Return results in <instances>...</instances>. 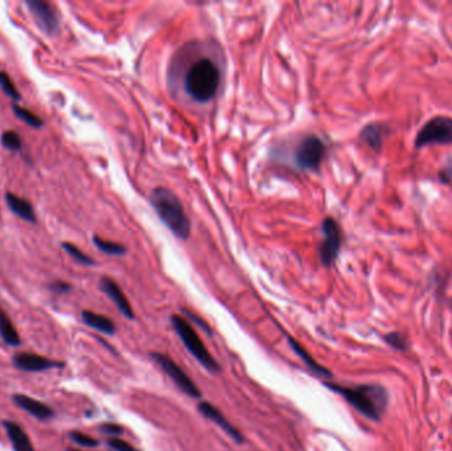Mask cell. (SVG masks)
I'll use <instances>...</instances> for the list:
<instances>
[{
	"label": "cell",
	"instance_id": "cell-3",
	"mask_svg": "<svg viewBox=\"0 0 452 451\" xmlns=\"http://www.w3.org/2000/svg\"><path fill=\"white\" fill-rule=\"evenodd\" d=\"M219 67L210 58H200L188 69L184 86L197 102H208L216 96L219 85Z\"/></svg>",
	"mask_w": 452,
	"mask_h": 451
},
{
	"label": "cell",
	"instance_id": "cell-24",
	"mask_svg": "<svg viewBox=\"0 0 452 451\" xmlns=\"http://www.w3.org/2000/svg\"><path fill=\"white\" fill-rule=\"evenodd\" d=\"M61 246L67 250V253H68L69 256H70L73 260H76L77 262L83 263V265H86V266H92V265H94V261L92 260L89 256H86V254L83 253V250H80L77 246L73 245V244H70V243H62Z\"/></svg>",
	"mask_w": 452,
	"mask_h": 451
},
{
	"label": "cell",
	"instance_id": "cell-20",
	"mask_svg": "<svg viewBox=\"0 0 452 451\" xmlns=\"http://www.w3.org/2000/svg\"><path fill=\"white\" fill-rule=\"evenodd\" d=\"M93 243L101 252H103V253H106L109 256H124L127 252V249L124 245L112 243V241H108V240H103L99 236L93 237Z\"/></svg>",
	"mask_w": 452,
	"mask_h": 451
},
{
	"label": "cell",
	"instance_id": "cell-14",
	"mask_svg": "<svg viewBox=\"0 0 452 451\" xmlns=\"http://www.w3.org/2000/svg\"><path fill=\"white\" fill-rule=\"evenodd\" d=\"M6 203L17 218H20V219L27 221V222H31V224L36 222L37 218H36V213H35V208L26 199L15 195L12 192H7L6 193Z\"/></svg>",
	"mask_w": 452,
	"mask_h": 451
},
{
	"label": "cell",
	"instance_id": "cell-6",
	"mask_svg": "<svg viewBox=\"0 0 452 451\" xmlns=\"http://www.w3.org/2000/svg\"><path fill=\"white\" fill-rule=\"evenodd\" d=\"M151 357L169 376V379L176 384V386L181 392H184L187 396H190L191 398L201 397V391L199 389V386L188 376V373L184 372V369H181L176 361H174L171 357H168L165 354H158V352L151 354Z\"/></svg>",
	"mask_w": 452,
	"mask_h": 451
},
{
	"label": "cell",
	"instance_id": "cell-29",
	"mask_svg": "<svg viewBox=\"0 0 452 451\" xmlns=\"http://www.w3.org/2000/svg\"><path fill=\"white\" fill-rule=\"evenodd\" d=\"M49 288L57 294H65L72 290V285L65 281H55L49 285Z\"/></svg>",
	"mask_w": 452,
	"mask_h": 451
},
{
	"label": "cell",
	"instance_id": "cell-25",
	"mask_svg": "<svg viewBox=\"0 0 452 451\" xmlns=\"http://www.w3.org/2000/svg\"><path fill=\"white\" fill-rule=\"evenodd\" d=\"M385 342L398 351H405L409 347L408 338L401 332H389L384 338Z\"/></svg>",
	"mask_w": 452,
	"mask_h": 451
},
{
	"label": "cell",
	"instance_id": "cell-12",
	"mask_svg": "<svg viewBox=\"0 0 452 451\" xmlns=\"http://www.w3.org/2000/svg\"><path fill=\"white\" fill-rule=\"evenodd\" d=\"M99 287L109 297L110 300L114 302V304L118 307V310L122 313L124 318H127L130 320H133L135 318L130 302L126 298L122 288L118 286V284L114 279H111L109 277H102V279L99 282Z\"/></svg>",
	"mask_w": 452,
	"mask_h": 451
},
{
	"label": "cell",
	"instance_id": "cell-11",
	"mask_svg": "<svg viewBox=\"0 0 452 451\" xmlns=\"http://www.w3.org/2000/svg\"><path fill=\"white\" fill-rule=\"evenodd\" d=\"M197 409L206 418L210 420L212 423H215L217 426H219L229 437L233 439L234 442H237V443H244L245 442V438L242 436V433L237 427H234L233 425L231 424L224 417V414L215 405H212L208 401H201L199 404Z\"/></svg>",
	"mask_w": 452,
	"mask_h": 451
},
{
	"label": "cell",
	"instance_id": "cell-5",
	"mask_svg": "<svg viewBox=\"0 0 452 451\" xmlns=\"http://www.w3.org/2000/svg\"><path fill=\"white\" fill-rule=\"evenodd\" d=\"M452 118L438 115L424 124L415 138V147L424 149L430 145H451Z\"/></svg>",
	"mask_w": 452,
	"mask_h": 451
},
{
	"label": "cell",
	"instance_id": "cell-19",
	"mask_svg": "<svg viewBox=\"0 0 452 451\" xmlns=\"http://www.w3.org/2000/svg\"><path fill=\"white\" fill-rule=\"evenodd\" d=\"M0 338L8 345H20L22 339L14 326L11 318L0 307Z\"/></svg>",
	"mask_w": 452,
	"mask_h": 451
},
{
	"label": "cell",
	"instance_id": "cell-7",
	"mask_svg": "<svg viewBox=\"0 0 452 451\" xmlns=\"http://www.w3.org/2000/svg\"><path fill=\"white\" fill-rule=\"evenodd\" d=\"M321 233H323V241L319 249L320 261L324 266H330L340 253V247L343 243L342 229L336 222V220L327 218L321 222Z\"/></svg>",
	"mask_w": 452,
	"mask_h": 451
},
{
	"label": "cell",
	"instance_id": "cell-15",
	"mask_svg": "<svg viewBox=\"0 0 452 451\" xmlns=\"http://www.w3.org/2000/svg\"><path fill=\"white\" fill-rule=\"evenodd\" d=\"M4 427L14 451H35L31 438L20 425L12 421H4Z\"/></svg>",
	"mask_w": 452,
	"mask_h": 451
},
{
	"label": "cell",
	"instance_id": "cell-2",
	"mask_svg": "<svg viewBox=\"0 0 452 451\" xmlns=\"http://www.w3.org/2000/svg\"><path fill=\"white\" fill-rule=\"evenodd\" d=\"M151 204L165 227L181 240L191 236V221L178 196L165 188H155L151 193Z\"/></svg>",
	"mask_w": 452,
	"mask_h": 451
},
{
	"label": "cell",
	"instance_id": "cell-23",
	"mask_svg": "<svg viewBox=\"0 0 452 451\" xmlns=\"http://www.w3.org/2000/svg\"><path fill=\"white\" fill-rule=\"evenodd\" d=\"M0 88H1V90L7 95V97H10L11 99H14V101H20V99H22V96H20L19 90L16 89L14 81H12L11 77H10L6 72H3V70H0Z\"/></svg>",
	"mask_w": 452,
	"mask_h": 451
},
{
	"label": "cell",
	"instance_id": "cell-18",
	"mask_svg": "<svg viewBox=\"0 0 452 451\" xmlns=\"http://www.w3.org/2000/svg\"><path fill=\"white\" fill-rule=\"evenodd\" d=\"M81 316H83V323L86 326L94 328V329L102 332V334L114 335L115 331H117L114 322L111 319H109L108 316H105V315L97 314V313H93V311L85 310V311H83Z\"/></svg>",
	"mask_w": 452,
	"mask_h": 451
},
{
	"label": "cell",
	"instance_id": "cell-9",
	"mask_svg": "<svg viewBox=\"0 0 452 451\" xmlns=\"http://www.w3.org/2000/svg\"><path fill=\"white\" fill-rule=\"evenodd\" d=\"M26 4L29 8V13L33 15L35 20L37 22L39 27L42 28L47 35L52 36L58 32V15L51 3L44 0H27Z\"/></svg>",
	"mask_w": 452,
	"mask_h": 451
},
{
	"label": "cell",
	"instance_id": "cell-22",
	"mask_svg": "<svg viewBox=\"0 0 452 451\" xmlns=\"http://www.w3.org/2000/svg\"><path fill=\"white\" fill-rule=\"evenodd\" d=\"M0 142H1L3 147H6L7 150L20 151L23 149L22 138L16 131H12V130L4 131L1 134V137H0Z\"/></svg>",
	"mask_w": 452,
	"mask_h": 451
},
{
	"label": "cell",
	"instance_id": "cell-17",
	"mask_svg": "<svg viewBox=\"0 0 452 451\" xmlns=\"http://www.w3.org/2000/svg\"><path fill=\"white\" fill-rule=\"evenodd\" d=\"M384 138L385 129L378 123L367 124L360 133L361 142H364L367 146H369L370 149L374 151H380L383 149Z\"/></svg>",
	"mask_w": 452,
	"mask_h": 451
},
{
	"label": "cell",
	"instance_id": "cell-27",
	"mask_svg": "<svg viewBox=\"0 0 452 451\" xmlns=\"http://www.w3.org/2000/svg\"><path fill=\"white\" fill-rule=\"evenodd\" d=\"M108 446L114 451H142L121 438H110L108 441Z\"/></svg>",
	"mask_w": 452,
	"mask_h": 451
},
{
	"label": "cell",
	"instance_id": "cell-21",
	"mask_svg": "<svg viewBox=\"0 0 452 451\" xmlns=\"http://www.w3.org/2000/svg\"><path fill=\"white\" fill-rule=\"evenodd\" d=\"M12 110H14L15 115L19 120L27 123L31 127L42 129V126H44V121H42V118L39 115H36L35 113H32L31 110L24 109L23 106H19L16 104L12 105Z\"/></svg>",
	"mask_w": 452,
	"mask_h": 451
},
{
	"label": "cell",
	"instance_id": "cell-10",
	"mask_svg": "<svg viewBox=\"0 0 452 451\" xmlns=\"http://www.w3.org/2000/svg\"><path fill=\"white\" fill-rule=\"evenodd\" d=\"M15 367L24 372H42L47 369L62 368L64 363L51 360L37 354L31 352H19L12 359Z\"/></svg>",
	"mask_w": 452,
	"mask_h": 451
},
{
	"label": "cell",
	"instance_id": "cell-1",
	"mask_svg": "<svg viewBox=\"0 0 452 451\" xmlns=\"http://www.w3.org/2000/svg\"><path fill=\"white\" fill-rule=\"evenodd\" d=\"M324 385L339 393L344 400L370 421H380L389 404V395L380 385H356L343 386L337 384L324 383Z\"/></svg>",
	"mask_w": 452,
	"mask_h": 451
},
{
	"label": "cell",
	"instance_id": "cell-30",
	"mask_svg": "<svg viewBox=\"0 0 452 451\" xmlns=\"http://www.w3.org/2000/svg\"><path fill=\"white\" fill-rule=\"evenodd\" d=\"M68 451H81V450H73V449H69Z\"/></svg>",
	"mask_w": 452,
	"mask_h": 451
},
{
	"label": "cell",
	"instance_id": "cell-4",
	"mask_svg": "<svg viewBox=\"0 0 452 451\" xmlns=\"http://www.w3.org/2000/svg\"><path fill=\"white\" fill-rule=\"evenodd\" d=\"M171 323L172 327L175 328L180 341L191 352V355L201 364V367H204L210 373H217L221 370L219 361L209 352L206 344L203 343L196 329L187 319L181 318L180 315H172Z\"/></svg>",
	"mask_w": 452,
	"mask_h": 451
},
{
	"label": "cell",
	"instance_id": "cell-13",
	"mask_svg": "<svg viewBox=\"0 0 452 451\" xmlns=\"http://www.w3.org/2000/svg\"><path fill=\"white\" fill-rule=\"evenodd\" d=\"M14 402L20 409L27 411L28 414L40 421H47L55 416V411L47 404L26 395H15Z\"/></svg>",
	"mask_w": 452,
	"mask_h": 451
},
{
	"label": "cell",
	"instance_id": "cell-8",
	"mask_svg": "<svg viewBox=\"0 0 452 451\" xmlns=\"http://www.w3.org/2000/svg\"><path fill=\"white\" fill-rule=\"evenodd\" d=\"M326 155L324 143L315 137H307L301 140L295 152V163L301 170H317Z\"/></svg>",
	"mask_w": 452,
	"mask_h": 451
},
{
	"label": "cell",
	"instance_id": "cell-26",
	"mask_svg": "<svg viewBox=\"0 0 452 451\" xmlns=\"http://www.w3.org/2000/svg\"><path fill=\"white\" fill-rule=\"evenodd\" d=\"M69 437L74 443H77V445H80L83 448H86V449H94L99 445V442L97 441L96 438L90 437V436L81 433V432H72L69 434Z\"/></svg>",
	"mask_w": 452,
	"mask_h": 451
},
{
	"label": "cell",
	"instance_id": "cell-28",
	"mask_svg": "<svg viewBox=\"0 0 452 451\" xmlns=\"http://www.w3.org/2000/svg\"><path fill=\"white\" fill-rule=\"evenodd\" d=\"M101 432L105 434H109L111 438H117L122 436L124 430L121 425L108 423V424L101 425Z\"/></svg>",
	"mask_w": 452,
	"mask_h": 451
},
{
	"label": "cell",
	"instance_id": "cell-16",
	"mask_svg": "<svg viewBox=\"0 0 452 451\" xmlns=\"http://www.w3.org/2000/svg\"><path fill=\"white\" fill-rule=\"evenodd\" d=\"M287 339L288 344H290V347L292 348V351L301 357V360H303V363L307 366V368L311 369V370L315 373L316 376H320V377H330V376H332L330 370L324 368L323 366H320V364L316 361L315 359L305 351V348L301 345V343L296 342V341H295L294 338H291V336H288Z\"/></svg>",
	"mask_w": 452,
	"mask_h": 451
}]
</instances>
